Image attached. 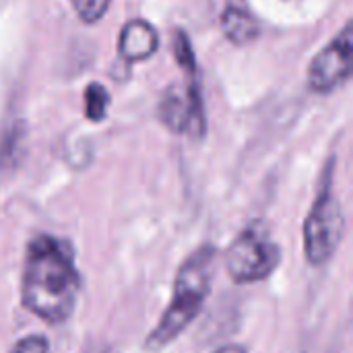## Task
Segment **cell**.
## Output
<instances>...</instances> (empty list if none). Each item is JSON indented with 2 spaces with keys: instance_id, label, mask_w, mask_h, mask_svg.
I'll return each instance as SVG.
<instances>
[{
  "instance_id": "cell-6",
  "label": "cell",
  "mask_w": 353,
  "mask_h": 353,
  "mask_svg": "<svg viewBox=\"0 0 353 353\" xmlns=\"http://www.w3.org/2000/svg\"><path fill=\"white\" fill-rule=\"evenodd\" d=\"M159 118L172 132L201 139L207 130V122L196 85L190 89H168L159 103Z\"/></svg>"
},
{
  "instance_id": "cell-7",
  "label": "cell",
  "mask_w": 353,
  "mask_h": 353,
  "mask_svg": "<svg viewBox=\"0 0 353 353\" xmlns=\"http://www.w3.org/2000/svg\"><path fill=\"white\" fill-rule=\"evenodd\" d=\"M157 46H159L157 31L153 29V25H149L143 19L128 21L120 31L118 52L128 62H139V60L151 58L157 52Z\"/></svg>"
},
{
  "instance_id": "cell-8",
  "label": "cell",
  "mask_w": 353,
  "mask_h": 353,
  "mask_svg": "<svg viewBox=\"0 0 353 353\" xmlns=\"http://www.w3.org/2000/svg\"><path fill=\"white\" fill-rule=\"evenodd\" d=\"M221 27H223V33L225 37L232 41V43H248L252 41L256 35H259V23L256 19L242 10V8H228L223 14H221Z\"/></svg>"
},
{
  "instance_id": "cell-13",
  "label": "cell",
  "mask_w": 353,
  "mask_h": 353,
  "mask_svg": "<svg viewBox=\"0 0 353 353\" xmlns=\"http://www.w3.org/2000/svg\"><path fill=\"white\" fill-rule=\"evenodd\" d=\"M215 353H248V352H246L242 345H234V343H232V345H223V347H219Z\"/></svg>"
},
{
  "instance_id": "cell-9",
  "label": "cell",
  "mask_w": 353,
  "mask_h": 353,
  "mask_svg": "<svg viewBox=\"0 0 353 353\" xmlns=\"http://www.w3.org/2000/svg\"><path fill=\"white\" fill-rule=\"evenodd\" d=\"M108 105H110V95L103 85L91 83L85 89V116L91 122H101L108 116Z\"/></svg>"
},
{
  "instance_id": "cell-1",
  "label": "cell",
  "mask_w": 353,
  "mask_h": 353,
  "mask_svg": "<svg viewBox=\"0 0 353 353\" xmlns=\"http://www.w3.org/2000/svg\"><path fill=\"white\" fill-rule=\"evenodd\" d=\"M79 290L81 277L70 248L48 234L33 238L23 267V306L48 325H62L74 312Z\"/></svg>"
},
{
  "instance_id": "cell-12",
  "label": "cell",
  "mask_w": 353,
  "mask_h": 353,
  "mask_svg": "<svg viewBox=\"0 0 353 353\" xmlns=\"http://www.w3.org/2000/svg\"><path fill=\"white\" fill-rule=\"evenodd\" d=\"M50 352V343L46 337L41 335H29L21 341L14 343V347L10 350V353H48Z\"/></svg>"
},
{
  "instance_id": "cell-2",
  "label": "cell",
  "mask_w": 353,
  "mask_h": 353,
  "mask_svg": "<svg viewBox=\"0 0 353 353\" xmlns=\"http://www.w3.org/2000/svg\"><path fill=\"white\" fill-rule=\"evenodd\" d=\"M217 250L213 246L199 248L190 259H186L174 281V296L163 312L159 325L149 333L147 347L159 350L172 343L201 312L215 273Z\"/></svg>"
},
{
  "instance_id": "cell-11",
  "label": "cell",
  "mask_w": 353,
  "mask_h": 353,
  "mask_svg": "<svg viewBox=\"0 0 353 353\" xmlns=\"http://www.w3.org/2000/svg\"><path fill=\"white\" fill-rule=\"evenodd\" d=\"M176 58L180 62V66L184 70H188L190 74H194V54H192V46H190V39L178 31L176 35Z\"/></svg>"
},
{
  "instance_id": "cell-10",
  "label": "cell",
  "mask_w": 353,
  "mask_h": 353,
  "mask_svg": "<svg viewBox=\"0 0 353 353\" xmlns=\"http://www.w3.org/2000/svg\"><path fill=\"white\" fill-rule=\"evenodd\" d=\"M70 2H72V8L77 10V14L85 23H97L110 8L112 0H70Z\"/></svg>"
},
{
  "instance_id": "cell-4",
  "label": "cell",
  "mask_w": 353,
  "mask_h": 353,
  "mask_svg": "<svg viewBox=\"0 0 353 353\" xmlns=\"http://www.w3.org/2000/svg\"><path fill=\"white\" fill-rule=\"evenodd\" d=\"M343 234L345 217L331 184L327 182L304 221V254L308 263L314 267L329 263L339 248Z\"/></svg>"
},
{
  "instance_id": "cell-5",
  "label": "cell",
  "mask_w": 353,
  "mask_h": 353,
  "mask_svg": "<svg viewBox=\"0 0 353 353\" xmlns=\"http://www.w3.org/2000/svg\"><path fill=\"white\" fill-rule=\"evenodd\" d=\"M352 72V25H345L343 31L323 48L310 68H308V83L316 93H331L339 85L350 79Z\"/></svg>"
},
{
  "instance_id": "cell-3",
  "label": "cell",
  "mask_w": 353,
  "mask_h": 353,
  "mask_svg": "<svg viewBox=\"0 0 353 353\" xmlns=\"http://www.w3.org/2000/svg\"><path fill=\"white\" fill-rule=\"evenodd\" d=\"M281 263V248L261 223L246 228L228 248L225 269L234 283L246 285L267 279Z\"/></svg>"
}]
</instances>
